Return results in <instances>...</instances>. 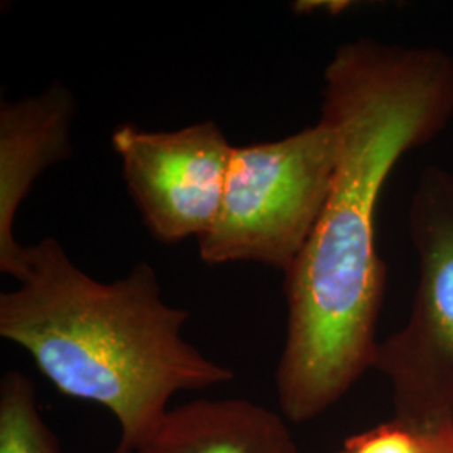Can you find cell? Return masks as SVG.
Here are the masks:
<instances>
[{"label":"cell","mask_w":453,"mask_h":453,"mask_svg":"<svg viewBox=\"0 0 453 453\" xmlns=\"http://www.w3.org/2000/svg\"><path fill=\"white\" fill-rule=\"evenodd\" d=\"M323 116L340 133V157L319 220L284 274L288 336L275 370L282 415L296 423L372 368L387 291L378 200L402 157L450 123L453 59L438 48L346 42L324 71Z\"/></svg>","instance_id":"1"},{"label":"cell","mask_w":453,"mask_h":453,"mask_svg":"<svg viewBox=\"0 0 453 453\" xmlns=\"http://www.w3.org/2000/svg\"><path fill=\"white\" fill-rule=\"evenodd\" d=\"M27 264L16 289L0 294V336L26 349L63 395L113 415L121 428L113 453L136 452L173 395L234 380L183 338L188 312L163 301L150 264L99 282L52 237L27 247Z\"/></svg>","instance_id":"2"},{"label":"cell","mask_w":453,"mask_h":453,"mask_svg":"<svg viewBox=\"0 0 453 453\" xmlns=\"http://www.w3.org/2000/svg\"><path fill=\"white\" fill-rule=\"evenodd\" d=\"M340 157V133L319 123L277 142L234 146L219 217L198 239L209 265L291 269L319 220Z\"/></svg>","instance_id":"3"},{"label":"cell","mask_w":453,"mask_h":453,"mask_svg":"<svg viewBox=\"0 0 453 453\" xmlns=\"http://www.w3.org/2000/svg\"><path fill=\"white\" fill-rule=\"evenodd\" d=\"M408 228L418 288L405 326L378 344L372 370L391 383L396 420L443 430L453 426V172H421Z\"/></svg>","instance_id":"4"},{"label":"cell","mask_w":453,"mask_h":453,"mask_svg":"<svg viewBox=\"0 0 453 453\" xmlns=\"http://www.w3.org/2000/svg\"><path fill=\"white\" fill-rule=\"evenodd\" d=\"M111 145L131 198L157 241L179 243L211 230L234 151L213 121L175 131L127 123L113 131Z\"/></svg>","instance_id":"5"},{"label":"cell","mask_w":453,"mask_h":453,"mask_svg":"<svg viewBox=\"0 0 453 453\" xmlns=\"http://www.w3.org/2000/svg\"><path fill=\"white\" fill-rule=\"evenodd\" d=\"M74 116L76 101L61 82L0 104V271L17 282L29 269L27 247L14 237L17 211L39 175L73 155Z\"/></svg>","instance_id":"6"},{"label":"cell","mask_w":453,"mask_h":453,"mask_svg":"<svg viewBox=\"0 0 453 453\" xmlns=\"http://www.w3.org/2000/svg\"><path fill=\"white\" fill-rule=\"evenodd\" d=\"M134 453H299L286 420L245 398L195 400L168 410Z\"/></svg>","instance_id":"7"},{"label":"cell","mask_w":453,"mask_h":453,"mask_svg":"<svg viewBox=\"0 0 453 453\" xmlns=\"http://www.w3.org/2000/svg\"><path fill=\"white\" fill-rule=\"evenodd\" d=\"M0 453H61L41 415L33 381L16 370L0 381Z\"/></svg>","instance_id":"8"},{"label":"cell","mask_w":453,"mask_h":453,"mask_svg":"<svg viewBox=\"0 0 453 453\" xmlns=\"http://www.w3.org/2000/svg\"><path fill=\"white\" fill-rule=\"evenodd\" d=\"M452 447L453 426L421 430L395 418L348 438L336 453H447Z\"/></svg>","instance_id":"9"},{"label":"cell","mask_w":453,"mask_h":453,"mask_svg":"<svg viewBox=\"0 0 453 453\" xmlns=\"http://www.w3.org/2000/svg\"><path fill=\"white\" fill-rule=\"evenodd\" d=\"M447 453H453V447H452V449H450V450H449V452H447Z\"/></svg>","instance_id":"10"}]
</instances>
